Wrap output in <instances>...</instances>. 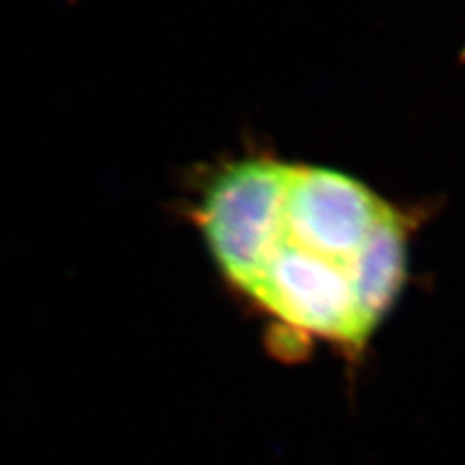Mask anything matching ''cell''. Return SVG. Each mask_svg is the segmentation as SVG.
Segmentation results:
<instances>
[{
	"instance_id": "1",
	"label": "cell",
	"mask_w": 465,
	"mask_h": 465,
	"mask_svg": "<svg viewBox=\"0 0 465 465\" xmlns=\"http://www.w3.org/2000/svg\"><path fill=\"white\" fill-rule=\"evenodd\" d=\"M289 165L249 157L217 171L202 193L200 231L217 268L242 291L254 287L283 242Z\"/></svg>"
},
{
	"instance_id": "3",
	"label": "cell",
	"mask_w": 465,
	"mask_h": 465,
	"mask_svg": "<svg viewBox=\"0 0 465 465\" xmlns=\"http://www.w3.org/2000/svg\"><path fill=\"white\" fill-rule=\"evenodd\" d=\"M249 295L285 326L349 349L367 343L357 322L345 268L285 241Z\"/></svg>"
},
{
	"instance_id": "2",
	"label": "cell",
	"mask_w": 465,
	"mask_h": 465,
	"mask_svg": "<svg viewBox=\"0 0 465 465\" xmlns=\"http://www.w3.org/2000/svg\"><path fill=\"white\" fill-rule=\"evenodd\" d=\"M386 202L345 173L289 165L283 200V241L347 266Z\"/></svg>"
},
{
	"instance_id": "4",
	"label": "cell",
	"mask_w": 465,
	"mask_h": 465,
	"mask_svg": "<svg viewBox=\"0 0 465 465\" xmlns=\"http://www.w3.org/2000/svg\"><path fill=\"white\" fill-rule=\"evenodd\" d=\"M407 217L386 203L369 237L345 266L357 322L367 341L401 291L407 268Z\"/></svg>"
}]
</instances>
